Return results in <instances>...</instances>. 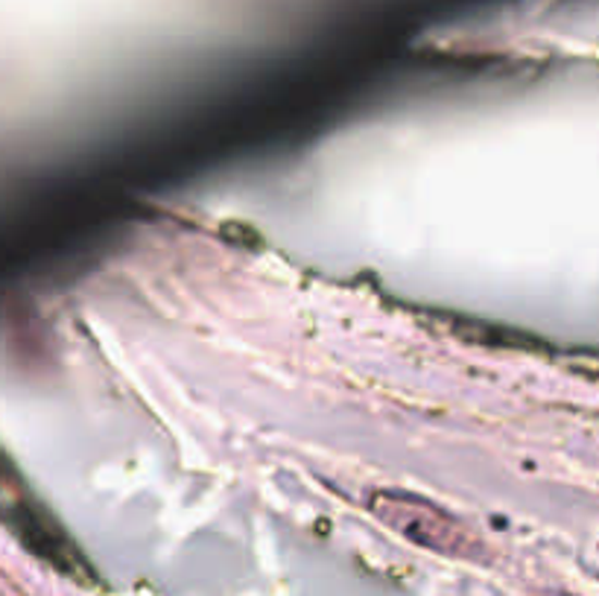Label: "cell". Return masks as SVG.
<instances>
[{"instance_id":"1","label":"cell","mask_w":599,"mask_h":596,"mask_svg":"<svg viewBox=\"0 0 599 596\" xmlns=\"http://www.w3.org/2000/svg\"><path fill=\"white\" fill-rule=\"evenodd\" d=\"M0 521L10 526V533L36 559L47 561L50 568L80 585L97 582L91 561L85 559V552L76 547L65 526L29 495V488L21 483L7 459H0Z\"/></svg>"},{"instance_id":"2","label":"cell","mask_w":599,"mask_h":596,"mask_svg":"<svg viewBox=\"0 0 599 596\" xmlns=\"http://www.w3.org/2000/svg\"><path fill=\"white\" fill-rule=\"evenodd\" d=\"M369 512L383 526L395 530L415 547L442 556H465L468 533L442 506L430 503L427 497L404 491V488H378L369 495Z\"/></svg>"}]
</instances>
